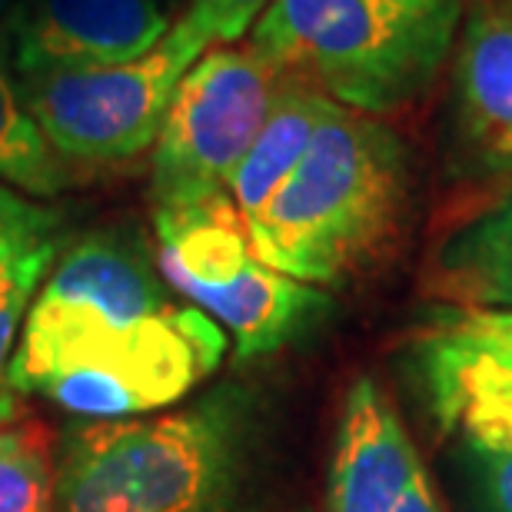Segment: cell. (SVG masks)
<instances>
[{
    "mask_svg": "<svg viewBox=\"0 0 512 512\" xmlns=\"http://www.w3.org/2000/svg\"><path fill=\"white\" fill-rule=\"evenodd\" d=\"M227 353V333L170 300L137 237L87 233L60 253L20 326L7 386L94 423L180 403Z\"/></svg>",
    "mask_w": 512,
    "mask_h": 512,
    "instance_id": "obj_1",
    "label": "cell"
},
{
    "mask_svg": "<svg viewBox=\"0 0 512 512\" xmlns=\"http://www.w3.org/2000/svg\"><path fill=\"white\" fill-rule=\"evenodd\" d=\"M406 190L399 133L336 104L290 177L247 220L250 243L266 266L300 283H346L393 243Z\"/></svg>",
    "mask_w": 512,
    "mask_h": 512,
    "instance_id": "obj_2",
    "label": "cell"
},
{
    "mask_svg": "<svg viewBox=\"0 0 512 512\" xmlns=\"http://www.w3.org/2000/svg\"><path fill=\"white\" fill-rule=\"evenodd\" d=\"M469 0H273L247 47L280 77L380 117L416 104L453 57Z\"/></svg>",
    "mask_w": 512,
    "mask_h": 512,
    "instance_id": "obj_3",
    "label": "cell"
},
{
    "mask_svg": "<svg viewBox=\"0 0 512 512\" xmlns=\"http://www.w3.org/2000/svg\"><path fill=\"white\" fill-rule=\"evenodd\" d=\"M243 433L230 389L153 419L87 423L60 453L54 512H223Z\"/></svg>",
    "mask_w": 512,
    "mask_h": 512,
    "instance_id": "obj_4",
    "label": "cell"
},
{
    "mask_svg": "<svg viewBox=\"0 0 512 512\" xmlns=\"http://www.w3.org/2000/svg\"><path fill=\"white\" fill-rule=\"evenodd\" d=\"M163 283L233 336L240 360L276 353L326 310L320 286L300 283L256 256L230 193L153 210Z\"/></svg>",
    "mask_w": 512,
    "mask_h": 512,
    "instance_id": "obj_5",
    "label": "cell"
},
{
    "mask_svg": "<svg viewBox=\"0 0 512 512\" xmlns=\"http://www.w3.org/2000/svg\"><path fill=\"white\" fill-rule=\"evenodd\" d=\"M210 47L183 14L157 47L124 64L50 70L17 84L30 117L67 163H117L157 143L180 80Z\"/></svg>",
    "mask_w": 512,
    "mask_h": 512,
    "instance_id": "obj_6",
    "label": "cell"
},
{
    "mask_svg": "<svg viewBox=\"0 0 512 512\" xmlns=\"http://www.w3.org/2000/svg\"><path fill=\"white\" fill-rule=\"evenodd\" d=\"M280 80L250 47L233 44L207 50L187 70L153 143V210L230 193L233 173L270 117Z\"/></svg>",
    "mask_w": 512,
    "mask_h": 512,
    "instance_id": "obj_7",
    "label": "cell"
},
{
    "mask_svg": "<svg viewBox=\"0 0 512 512\" xmlns=\"http://www.w3.org/2000/svg\"><path fill=\"white\" fill-rule=\"evenodd\" d=\"M167 0H20L0 37L17 80L124 64L170 34Z\"/></svg>",
    "mask_w": 512,
    "mask_h": 512,
    "instance_id": "obj_8",
    "label": "cell"
},
{
    "mask_svg": "<svg viewBox=\"0 0 512 512\" xmlns=\"http://www.w3.org/2000/svg\"><path fill=\"white\" fill-rule=\"evenodd\" d=\"M423 473L393 403L373 380L346 393L326 512H396Z\"/></svg>",
    "mask_w": 512,
    "mask_h": 512,
    "instance_id": "obj_9",
    "label": "cell"
},
{
    "mask_svg": "<svg viewBox=\"0 0 512 512\" xmlns=\"http://www.w3.org/2000/svg\"><path fill=\"white\" fill-rule=\"evenodd\" d=\"M423 363L433 409L446 426L466 403H512V306L443 310L423 336Z\"/></svg>",
    "mask_w": 512,
    "mask_h": 512,
    "instance_id": "obj_10",
    "label": "cell"
},
{
    "mask_svg": "<svg viewBox=\"0 0 512 512\" xmlns=\"http://www.w3.org/2000/svg\"><path fill=\"white\" fill-rule=\"evenodd\" d=\"M453 80L459 133L483 160L512 167V0L469 10Z\"/></svg>",
    "mask_w": 512,
    "mask_h": 512,
    "instance_id": "obj_11",
    "label": "cell"
},
{
    "mask_svg": "<svg viewBox=\"0 0 512 512\" xmlns=\"http://www.w3.org/2000/svg\"><path fill=\"white\" fill-rule=\"evenodd\" d=\"M426 290L473 310L512 306V183L463 210L426 260Z\"/></svg>",
    "mask_w": 512,
    "mask_h": 512,
    "instance_id": "obj_12",
    "label": "cell"
},
{
    "mask_svg": "<svg viewBox=\"0 0 512 512\" xmlns=\"http://www.w3.org/2000/svg\"><path fill=\"white\" fill-rule=\"evenodd\" d=\"M64 253V213L0 187V389L40 283Z\"/></svg>",
    "mask_w": 512,
    "mask_h": 512,
    "instance_id": "obj_13",
    "label": "cell"
},
{
    "mask_svg": "<svg viewBox=\"0 0 512 512\" xmlns=\"http://www.w3.org/2000/svg\"><path fill=\"white\" fill-rule=\"evenodd\" d=\"M333 107L336 100H330L313 84H303V80L293 77L280 80L270 117H266L250 153L230 180V197L240 207L243 220L256 217L263 203L273 197V190L290 177V170L300 163L313 133L320 130Z\"/></svg>",
    "mask_w": 512,
    "mask_h": 512,
    "instance_id": "obj_14",
    "label": "cell"
},
{
    "mask_svg": "<svg viewBox=\"0 0 512 512\" xmlns=\"http://www.w3.org/2000/svg\"><path fill=\"white\" fill-rule=\"evenodd\" d=\"M74 180V163L50 147L44 130L30 117L14 70L0 50V187L27 197H54Z\"/></svg>",
    "mask_w": 512,
    "mask_h": 512,
    "instance_id": "obj_15",
    "label": "cell"
},
{
    "mask_svg": "<svg viewBox=\"0 0 512 512\" xmlns=\"http://www.w3.org/2000/svg\"><path fill=\"white\" fill-rule=\"evenodd\" d=\"M57 459L44 419L0 423V512H54Z\"/></svg>",
    "mask_w": 512,
    "mask_h": 512,
    "instance_id": "obj_16",
    "label": "cell"
},
{
    "mask_svg": "<svg viewBox=\"0 0 512 512\" xmlns=\"http://www.w3.org/2000/svg\"><path fill=\"white\" fill-rule=\"evenodd\" d=\"M466 476L476 512H512V449L466 443Z\"/></svg>",
    "mask_w": 512,
    "mask_h": 512,
    "instance_id": "obj_17",
    "label": "cell"
},
{
    "mask_svg": "<svg viewBox=\"0 0 512 512\" xmlns=\"http://www.w3.org/2000/svg\"><path fill=\"white\" fill-rule=\"evenodd\" d=\"M273 0H190L187 17L207 34L210 44H237L253 30Z\"/></svg>",
    "mask_w": 512,
    "mask_h": 512,
    "instance_id": "obj_18",
    "label": "cell"
},
{
    "mask_svg": "<svg viewBox=\"0 0 512 512\" xmlns=\"http://www.w3.org/2000/svg\"><path fill=\"white\" fill-rule=\"evenodd\" d=\"M449 426L463 429L466 443L512 449V403H496V399L466 403L449 419Z\"/></svg>",
    "mask_w": 512,
    "mask_h": 512,
    "instance_id": "obj_19",
    "label": "cell"
},
{
    "mask_svg": "<svg viewBox=\"0 0 512 512\" xmlns=\"http://www.w3.org/2000/svg\"><path fill=\"white\" fill-rule=\"evenodd\" d=\"M396 512H443L436 503L433 489H429V479L426 473H419L413 479V486H409V493L403 496V503L396 506Z\"/></svg>",
    "mask_w": 512,
    "mask_h": 512,
    "instance_id": "obj_20",
    "label": "cell"
},
{
    "mask_svg": "<svg viewBox=\"0 0 512 512\" xmlns=\"http://www.w3.org/2000/svg\"><path fill=\"white\" fill-rule=\"evenodd\" d=\"M7 4H10V0H0V14H4V10H7Z\"/></svg>",
    "mask_w": 512,
    "mask_h": 512,
    "instance_id": "obj_21",
    "label": "cell"
}]
</instances>
